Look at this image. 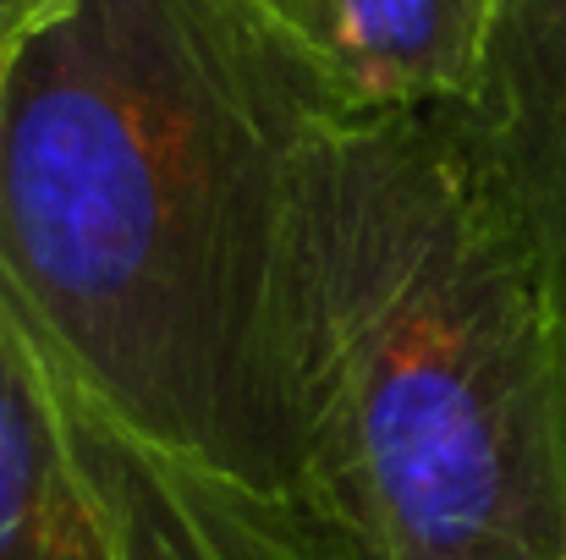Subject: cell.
<instances>
[{"label":"cell","instance_id":"8992f818","mask_svg":"<svg viewBox=\"0 0 566 560\" xmlns=\"http://www.w3.org/2000/svg\"><path fill=\"white\" fill-rule=\"evenodd\" d=\"M248 11H259L270 28H281L286 39H297L308 55H319L325 61V50H319V22H314V0H242ZM336 77V72H331Z\"/></svg>","mask_w":566,"mask_h":560},{"label":"cell","instance_id":"5b68a950","mask_svg":"<svg viewBox=\"0 0 566 560\" xmlns=\"http://www.w3.org/2000/svg\"><path fill=\"white\" fill-rule=\"evenodd\" d=\"M495 0H314L353 110H434L473 83Z\"/></svg>","mask_w":566,"mask_h":560},{"label":"cell","instance_id":"277c9868","mask_svg":"<svg viewBox=\"0 0 566 560\" xmlns=\"http://www.w3.org/2000/svg\"><path fill=\"white\" fill-rule=\"evenodd\" d=\"M429 116L566 325V0H495L473 83Z\"/></svg>","mask_w":566,"mask_h":560},{"label":"cell","instance_id":"7a4b0ae2","mask_svg":"<svg viewBox=\"0 0 566 560\" xmlns=\"http://www.w3.org/2000/svg\"><path fill=\"white\" fill-rule=\"evenodd\" d=\"M297 440L331 560H566V325L429 110L303 160Z\"/></svg>","mask_w":566,"mask_h":560},{"label":"cell","instance_id":"52a82bcc","mask_svg":"<svg viewBox=\"0 0 566 560\" xmlns=\"http://www.w3.org/2000/svg\"><path fill=\"white\" fill-rule=\"evenodd\" d=\"M39 11H44V0H0V88H6V72H11L28 28L39 22Z\"/></svg>","mask_w":566,"mask_h":560},{"label":"cell","instance_id":"3957f363","mask_svg":"<svg viewBox=\"0 0 566 560\" xmlns=\"http://www.w3.org/2000/svg\"><path fill=\"white\" fill-rule=\"evenodd\" d=\"M0 560H275L105 429L0 297Z\"/></svg>","mask_w":566,"mask_h":560},{"label":"cell","instance_id":"6da1fadb","mask_svg":"<svg viewBox=\"0 0 566 560\" xmlns=\"http://www.w3.org/2000/svg\"><path fill=\"white\" fill-rule=\"evenodd\" d=\"M342 110L242 0H44L0 88L6 308L275 560H331L303 517L297 182Z\"/></svg>","mask_w":566,"mask_h":560}]
</instances>
